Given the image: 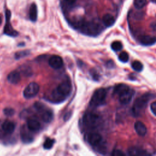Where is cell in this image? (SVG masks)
I'll use <instances>...</instances> for the list:
<instances>
[{
  "instance_id": "3957f363",
  "label": "cell",
  "mask_w": 156,
  "mask_h": 156,
  "mask_svg": "<svg viewBox=\"0 0 156 156\" xmlns=\"http://www.w3.org/2000/svg\"><path fill=\"white\" fill-rule=\"evenodd\" d=\"M149 99L150 95L149 94H144L135 101L132 107V112L135 116L140 115L141 112H142L146 107Z\"/></svg>"
},
{
  "instance_id": "4fadbf2b",
  "label": "cell",
  "mask_w": 156,
  "mask_h": 156,
  "mask_svg": "<svg viewBox=\"0 0 156 156\" xmlns=\"http://www.w3.org/2000/svg\"><path fill=\"white\" fill-rule=\"evenodd\" d=\"M27 127L31 132H37L41 129V124L37 120L29 118L27 121Z\"/></svg>"
},
{
  "instance_id": "30bf717a",
  "label": "cell",
  "mask_w": 156,
  "mask_h": 156,
  "mask_svg": "<svg viewBox=\"0 0 156 156\" xmlns=\"http://www.w3.org/2000/svg\"><path fill=\"white\" fill-rule=\"evenodd\" d=\"M49 66L54 69H60L62 67L63 65V61L62 58L57 55H52L49 59Z\"/></svg>"
},
{
  "instance_id": "ba28073f",
  "label": "cell",
  "mask_w": 156,
  "mask_h": 156,
  "mask_svg": "<svg viewBox=\"0 0 156 156\" xmlns=\"http://www.w3.org/2000/svg\"><path fill=\"white\" fill-rule=\"evenodd\" d=\"M10 16L11 12L9 9L5 10V24L4 29V33L5 35L11 36V37H16L18 35V32L13 28L10 24Z\"/></svg>"
},
{
  "instance_id": "7c38bea8",
  "label": "cell",
  "mask_w": 156,
  "mask_h": 156,
  "mask_svg": "<svg viewBox=\"0 0 156 156\" xmlns=\"http://www.w3.org/2000/svg\"><path fill=\"white\" fill-rule=\"evenodd\" d=\"M8 81L12 84H17L21 80V75L19 71L14 70L11 71L7 76Z\"/></svg>"
},
{
  "instance_id": "f1b7e54d",
  "label": "cell",
  "mask_w": 156,
  "mask_h": 156,
  "mask_svg": "<svg viewBox=\"0 0 156 156\" xmlns=\"http://www.w3.org/2000/svg\"><path fill=\"white\" fill-rule=\"evenodd\" d=\"M23 74L25 75V76H30L32 74V71H31V69L30 67H29L28 66H26L25 67L23 66Z\"/></svg>"
},
{
  "instance_id": "7402d4cb",
  "label": "cell",
  "mask_w": 156,
  "mask_h": 156,
  "mask_svg": "<svg viewBox=\"0 0 156 156\" xmlns=\"http://www.w3.org/2000/svg\"><path fill=\"white\" fill-rule=\"evenodd\" d=\"M55 143V140L54 139L47 138L45 141L43 143V147L45 149H50L52 147L54 144Z\"/></svg>"
},
{
  "instance_id": "2e32d148",
  "label": "cell",
  "mask_w": 156,
  "mask_h": 156,
  "mask_svg": "<svg viewBox=\"0 0 156 156\" xmlns=\"http://www.w3.org/2000/svg\"><path fill=\"white\" fill-rule=\"evenodd\" d=\"M30 132H31L30 130ZM30 132L27 130L24 127H23L21 130V137L23 142L25 143H29L33 141V136L30 134Z\"/></svg>"
},
{
  "instance_id": "1f68e13d",
  "label": "cell",
  "mask_w": 156,
  "mask_h": 156,
  "mask_svg": "<svg viewBox=\"0 0 156 156\" xmlns=\"http://www.w3.org/2000/svg\"><path fill=\"white\" fill-rule=\"evenodd\" d=\"M91 74L92 76V77L95 80H98L99 79V76L97 74V73H96L95 71H91Z\"/></svg>"
},
{
  "instance_id": "8992f818",
  "label": "cell",
  "mask_w": 156,
  "mask_h": 156,
  "mask_svg": "<svg viewBox=\"0 0 156 156\" xmlns=\"http://www.w3.org/2000/svg\"><path fill=\"white\" fill-rule=\"evenodd\" d=\"M83 123L88 128L94 129L99 123L100 117L98 115L92 112H88L83 116Z\"/></svg>"
},
{
  "instance_id": "44dd1931",
  "label": "cell",
  "mask_w": 156,
  "mask_h": 156,
  "mask_svg": "<svg viewBox=\"0 0 156 156\" xmlns=\"http://www.w3.org/2000/svg\"><path fill=\"white\" fill-rule=\"evenodd\" d=\"M129 89V88L127 85L124 83H119L115 87L113 93L116 94L120 95L121 94H122V93H124V91H127Z\"/></svg>"
},
{
  "instance_id": "4dcf8cb0",
  "label": "cell",
  "mask_w": 156,
  "mask_h": 156,
  "mask_svg": "<svg viewBox=\"0 0 156 156\" xmlns=\"http://www.w3.org/2000/svg\"><path fill=\"white\" fill-rule=\"evenodd\" d=\"M151 110L152 112L154 113V115H155L156 116V101L153 102L151 104Z\"/></svg>"
},
{
  "instance_id": "6da1fadb",
  "label": "cell",
  "mask_w": 156,
  "mask_h": 156,
  "mask_svg": "<svg viewBox=\"0 0 156 156\" xmlns=\"http://www.w3.org/2000/svg\"><path fill=\"white\" fill-rule=\"evenodd\" d=\"M72 90L71 83L69 81H63L52 92L51 98L54 102H62L69 96Z\"/></svg>"
},
{
  "instance_id": "ffe728a7",
  "label": "cell",
  "mask_w": 156,
  "mask_h": 156,
  "mask_svg": "<svg viewBox=\"0 0 156 156\" xmlns=\"http://www.w3.org/2000/svg\"><path fill=\"white\" fill-rule=\"evenodd\" d=\"M115 18L109 13L104 15L102 17V22L107 27H110L115 23Z\"/></svg>"
},
{
  "instance_id": "d590c367",
  "label": "cell",
  "mask_w": 156,
  "mask_h": 156,
  "mask_svg": "<svg viewBox=\"0 0 156 156\" xmlns=\"http://www.w3.org/2000/svg\"><path fill=\"white\" fill-rule=\"evenodd\" d=\"M151 1H152V2H156V0H151Z\"/></svg>"
},
{
  "instance_id": "277c9868",
  "label": "cell",
  "mask_w": 156,
  "mask_h": 156,
  "mask_svg": "<svg viewBox=\"0 0 156 156\" xmlns=\"http://www.w3.org/2000/svg\"><path fill=\"white\" fill-rule=\"evenodd\" d=\"M107 96V91L104 88H99L93 93L90 101V105L93 107H97L105 103Z\"/></svg>"
},
{
  "instance_id": "5b68a950",
  "label": "cell",
  "mask_w": 156,
  "mask_h": 156,
  "mask_svg": "<svg viewBox=\"0 0 156 156\" xmlns=\"http://www.w3.org/2000/svg\"><path fill=\"white\" fill-rule=\"evenodd\" d=\"M35 108L39 113L41 119L44 122L49 123L51 122L54 118L52 111L46 107L43 104L40 102H36L35 104Z\"/></svg>"
},
{
  "instance_id": "d6a6232c",
  "label": "cell",
  "mask_w": 156,
  "mask_h": 156,
  "mask_svg": "<svg viewBox=\"0 0 156 156\" xmlns=\"http://www.w3.org/2000/svg\"><path fill=\"white\" fill-rule=\"evenodd\" d=\"M70 117H71V113H70V112H69L66 113L64 115L63 119H64V121H66L68 120V119L70 118Z\"/></svg>"
},
{
  "instance_id": "ac0fdd59",
  "label": "cell",
  "mask_w": 156,
  "mask_h": 156,
  "mask_svg": "<svg viewBox=\"0 0 156 156\" xmlns=\"http://www.w3.org/2000/svg\"><path fill=\"white\" fill-rule=\"evenodd\" d=\"M127 152L130 155H144L148 154L146 151L137 147H131L129 148Z\"/></svg>"
},
{
  "instance_id": "603a6c76",
  "label": "cell",
  "mask_w": 156,
  "mask_h": 156,
  "mask_svg": "<svg viewBox=\"0 0 156 156\" xmlns=\"http://www.w3.org/2000/svg\"><path fill=\"white\" fill-rule=\"evenodd\" d=\"M132 68L135 71H138V72H140V71H141L143 70V64L140 61L135 60V61L132 62Z\"/></svg>"
},
{
  "instance_id": "d4e9b609",
  "label": "cell",
  "mask_w": 156,
  "mask_h": 156,
  "mask_svg": "<svg viewBox=\"0 0 156 156\" xmlns=\"http://www.w3.org/2000/svg\"><path fill=\"white\" fill-rule=\"evenodd\" d=\"M118 58H119V60L121 62L126 63V62H128L129 58V54H128L127 52H126L125 51H122L118 55Z\"/></svg>"
},
{
  "instance_id": "7a4b0ae2",
  "label": "cell",
  "mask_w": 156,
  "mask_h": 156,
  "mask_svg": "<svg viewBox=\"0 0 156 156\" xmlns=\"http://www.w3.org/2000/svg\"><path fill=\"white\" fill-rule=\"evenodd\" d=\"M77 27L82 33L91 36L98 35L101 31V26L94 22L82 21L78 23Z\"/></svg>"
},
{
  "instance_id": "836d02e7",
  "label": "cell",
  "mask_w": 156,
  "mask_h": 156,
  "mask_svg": "<svg viewBox=\"0 0 156 156\" xmlns=\"http://www.w3.org/2000/svg\"><path fill=\"white\" fill-rule=\"evenodd\" d=\"M65 1V2H66L67 4H73L74 3L76 2V1L77 0H64Z\"/></svg>"
},
{
  "instance_id": "9a60e30c",
  "label": "cell",
  "mask_w": 156,
  "mask_h": 156,
  "mask_svg": "<svg viewBox=\"0 0 156 156\" xmlns=\"http://www.w3.org/2000/svg\"><path fill=\"white\" fill-rule=\"evenodd\" d=\"M15 129V124L10 121H5L2 124V129L5 133L11 134L13 132Z\"/></svg>"
},
{
  "instance_id": "4316f807",
  "label": "cell",
  "mask_w": 156,
  "mask_h": 156,
  "mask_svg": "<svg viewBox=\"0 0 156 156\" xmlns=\"http://www.w3.org/2000/svg\"><path fill=\"white\" fill-rule=\"evenodd\" d=\"M30 52L29 51H21L15 53V58L16 59H20L24 57H26L29 54Z\"/></svg>"
},
{
  "instance_id": "52a82bcc",
  "label": "cell",
  "mask_w": 156,
  "mask_h": 156,
  "mask_svg": "<svg viewBox=\"0 0 156 156\" xmlns=\"http://www.w3.org/2000/svg\"><path fill=\"white\" fill-rule=\"evenodd\" d=\"M40 87L36 82L29 83L23 91V96L26 99H31L35 97L39 92Z\"/></svg>"
},
{
  "instance_id": "484cf974",
  "label": "cell",
  "mask_w": 156,
  "mask_h": 156,
  "mask_svg": "<svg viewBox=\"0 0 156 156\" xmlns=\"http://www.w3.org/2000/svg\"><path fill=\"white\" fill-rule=\"evenodd\" d=\"M111 48L112 49L115 51H119L122 49V43L119 41H113L112 43V45H111Z\"/></svg>"
},
{
  "instance_id": "9c48e42d",
  "label": "cell",
  "mask_w": 156,
  "mask_h": 156,
  "mask_svg": "<svg viewBox=\"0 0 156 156\" xmlns=\"http://www.w3.org/2000/svg\"><path fill=\"white\" fill-rule=\"evenodd\" d=\"M87 141L92 146L96 147L102 142V137L98 133H90L87 135Z\"/></svg>"
},
{
  "instance_id": "e575fe53",
  "label": "cell",
  "mask_w": 156,
  "mask_h": 156,
  "mask_svg": "<svg viewBox=\"0 0 156 156\" xmlns=\"http://www.w3.org/2000/svg\"><path fill=\"white\" fill-rule=\"evenodd\" d=\"M2 23V18H1V17L0 16V24Z\"/></svg>"
},
{
  "instance_id": "d6986e66",
  "label": "cell",
  "mask_w": 156,
  "mask_h": 156,
  "mask_svg": "<svg viewBox=\"0 0 156 156\" xmlns=\"http://www.w3.org/2000/svg\"><path fill=\"white\" fill-rule=\"evenodd\" d=\"M37 7L35 3H32L29 9V18L31 21L35 22L37 20Z\"/></svg>"
},
{
  "instance_id": "5bb4252c",
  "label": "cell",
  "mask_w": 156,
  "mask_h": 156,
  "mask_svg": "<svg viewBox=\"0 0 156 156\" xmlns=\"http://www.w3.org/2000/svg\"><path fill=\"white\" fill-rule=\"evenodd\" d=\"M134 128L138 135L143 136L147 133V128L141 121H136L134 124Z\"/></svg>"
},
{
  "instance_id": "8fae6325",
  "label": "cell",
  "mask_w": 156,
  "mask_h": 156,
  "mask_svg": "<svg viewBox=\"0 0 156 156\" xmlns=\"http://www.w3.org/2000/svg\"><path fill=\"white\" fill-rule=\"evenodd\" d=\"M133 94H134V91L129 88L127 91H124V93L119 95V101L122 104L126 105L131 101L133 96Z\"/></svg>"
},
{
  "instance_id": "e0dca14e",
  "label": "cell",
  "mask_w": 156,
  "mask_h": 156,
  "mask_svg": "<svg viewBox=\"0 0 156 156\" xmlns=\"http://www.w3.org/2000/svg\"><path fill=\"white\" fill-rule=\"evenodd\" d=\"M140 42L143 45H151L156 42V38L151 35L141 36L140 39Z\"/></svg>"
},
{
  "instance_id": "f546056e",
  "label": "cell",
  "mask_w": 156,
  "mask_h": 156,
  "mask_svg": "<svg viewBox=\"0 0 156 156\" xmlns=\"http://www.w3.org/2000/svg\"><path fill=\"white\" fill-rule=\"evenodd\" d=\"M112 155L113 156H122V155H125V154L120 150H114L112 152Z\"/></svg>"
},
{
  "instance_id": "cb8c5ba5",
  "label": "cell",
  "mask_w": 156,
  "mask_h": 156,
  "mask_svg": "<svg viewBox=\"0 0 156 156\" xmlns=\"http://www.w3.org/2000/svg\"><path fill=\"white\" fill-rule=\"evenodd\" d=\"M146 4V0H134L133 5L134 6L138 9H142Z\"/></svg>"
},
{
  "instance_id": "83f0119b",
  "label": "cell",
  "mask_w": 156,
  "mask_h": 156,
  "mask_svg": "<svg viewBox=\"0 0 156 156\" xmlns=\"http://www.w3.org/2000/svg\"><path fill=\"white\" fill-rule=\"evenodd\" d=\"M3 112H4V113L7 116H11L13 115L15 113L14 109H13L12 108H9V107L4 108Z\"/></svg>"
}]
</instances>
